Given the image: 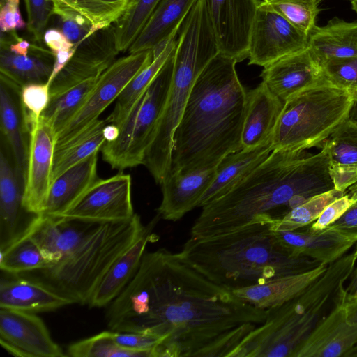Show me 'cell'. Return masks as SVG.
Returning a JSON list of instances; mask_svg holds the SVG:
<instances>
[{
	"label": "cell",
	"instance_id": "obj_54",
	"mask_svg": "<svg viewBox=\"0 0 357 357\" xmlns=\"http://www.w3.org/2000/svg\"><path fill=\"white\" fill-rule=\"evenodd\" d=\"M103 134L106 142H113L116 140L119 135V128L115 124L107 123L103 129Z\"/></svg>",
	"mask_w": 357,
	"mask_h": 357
},
{
	"label": "cell",
	"instance_id": "obj_26",
	"mask_svg": "<svg viewBox=\"0 0 357 357\" xmlns=\"http://www.w3.org/2000/svg\"><path fill=\"white\" fill-rule=\"evenodd\" d=\"M98 153L75 164L52 182L43 214L61 216L73 208L98 178Z\"/></svg>",
	"mask_w": 357,
	"mask_h": 357
},
{
	"label": "cell",
	"instance_id": "obj_53",
	"mask_svg": "<svg viewBox=\"0 0 357 357\" xmlns=\"http://www.w3.org/2000/svg\"><path fill=\"white\" fill-rule=\"evenodd\" d=\"M31 44L22 38H19L16 41L9 45L10 50L18 55L27 56Z\"/></svg>",
	"mask_w": 357,
	"mask_h": 357
},
{
	"label": "cell",
	"instance_id": "obj_41",
	"mask_svg": "<svg viewBox=\"0 0 357 357\" xmlns=\"http://www.w3.org/2000/svg\"><path fill=\"white\" fill-rule=\"evenodd\" d=\"M319 0H263L259 6L272 10L309 35L316 26Z\"/></svg>",
	"mask_w": 357,
	"mask_h": 357
},
{
	"label": "cell",
	"instance_id": "obj_57",
	"mask_svg": "<svg viewBox=\"0 0 357 357\" xmlns=\"http://www.w3.org/2000/svg\"><path fill=\"white\" fill-rule=\"evenodd\" d=\"M350 118L357 121V98L356 99L350 113Z\"/></svg>",
	"mask_w": 357,
	"mask_h": 357
},
{
	"label": "cell",
	"instance_id": "obj_9",
	"mask_svg": "<svg viewBox=\"0 0 357 357\" xmlns=\"http://www.w3.org/2000/svg\"><path fill=\"white\" fill-rule=\"evenodd\" d=\"M174 52L127 116L117 125L119 128L117 139L105 142L101 147L104 161L112 169L121 172L142 165L168 95Z\"/></svg>",
	"mask_w": 357,
	"mask_h": 357
},
{
	"label": "cell",
	"instance_id": "obj_59",
	"mask_svg": "<svg viewBox=\"0 0 357 357\" xmlns=\"http://www.w3.org/2000/svg\"><path fill=\"white\" fill-rule=\"evenodd\" d=\"M352 9L357 13V0H351Z\"/></svg>",
	"mask_w": 357,
	"mask_h": 357
},
{
	"label": "cell",
	"instance_id": "obj_30",
	"mask_svg": "<svg viewBox=\"0 0 357 357\" xmlns=\"http://www.w3.org/2000/svg\"><path fill=\"white\" fill-rule=\"evenodd\" d=\"M0 72L21 87L31 83H47L52 72L54 55L51 50L31 44L27 56L10 50L0 43Z\"/></svg>",
	"mask_w": 357,
	"mask_h": 357
},
{
	"label": "cell",
	"instance_id": "obj_61",
	"mask_svg": "<svg viewBox=\"0 0 357 357\" xmlns=\"http://www.w3.org/2000/svg\"><path fill=\"white\" fill-rule=\"evenodd\" d=\"M123 1H128L129 0H123Z\"/></svg>",
	"mask_w": 357,
	"mask_h": 357
},
{
	"label": "cell",
	"instance_id": "obj_40",
	"mask_svg": "<svg viewBox=\"0 0 357 357\" xmlns=\"http://www.w3.org/2000/svg\"><path fill=\"white\" fill-rule=\"evenodd\" d=\"M67 356L73 357H153L151 352L123 349L114 341L112 331H102L70 344Z\"/></svg>",
	"mask_w": 357,
	"mask_h": 357
},
{
	"label": "cell",
	"instance_id": "obj_58",
	"mask_svg": "<svg viewBox=\"0 0 357 357\" xmlns=\"http://www.w3.org/2000/svg\"><path fill=\"white\" fill-rule=\"evenodd\" d=\"M344 357H357V344L349 351Z\"/></svg>",
	"mask_w": 357,
	"mask_h": 357
},
{
	"label": "cell",
	"instance_id": "obj_4",
	"mask_svg": "<svg viewBox=\"0 0 357 357\" xmlns=\"http://www.w3.org/2000/svg\"><path fill=\"white\" fill-rule=\"evenodd\" d=\"M272 222L257 219L220 234L190 236L181 252L204 275L231 291L305 272L321 264L289 254L273 230Z\"/></svg>",
	"mask_w": 357,
	"mask_h": 357
},
{
	"label": "cell",
	"instance_id": "obj_12",
	"mask_svg": "<svg viewBox=\"0 0 357 357\" xmlns=\"http://www.w3.org/2000/svg\"><path fill=\"white\" fill-rule=\"evenodd\" d=\"M263 0H205L220 54L237 63L248 58L252 22Z\"/></svg>",
	"mask_w": 357,
	"mask_h": 357
},
{
	"label": "cell",
	"instance_id": "obj_62",
	"mask_svg": "<svg viewBox=\"0 0 357 357\" xmlns=\"http://www.w3.org/2000/svg\"><path fill=\"white\" fill-rule=\"evenodd\" d=\"M319 1H321V0H319Z\"/></svg>",
	"mask_w": 357,
	"mask_h": 357
},
{
	"label": "cell",
	"instance_id": "obj_55",
	"mask_svg": "<svg viewBox=\"0 0 357 357\" xmlns=\"http://www.w3.org/2000/svg\"><path fill=\"white\" fill-rule=\"evenodd\" d=\"M347 287H344L345 293L347 295L357 294V267L354 268L350 277Z\"/></svg>",
	"mask_w": 357,
	"mask_h": 357
},
{
	"label": "cell",
	"instance_id": "obj_19",
	"mask_svg": "<svg viewBox=\"0 0 357 357\" xmlns=\"http://www.w3.org/2000/svg\"><path fill=\"white\" fill-rule=\"evenodd\" d=\"M260 77L262 82L284 102L326 80L321 63L308 47L265 66Z\"/></svg>",
	"mask_w": 357,
	"mask_h": 357
},
{
	"label": "cell",
	"instance_id": "obj_8",
	"mask_svg": "<svg viewBox=\"0 0 357 357\" xmlns=\"http://www.w3.org/2000/svg\"><path fill=\"white\" fill-rule=\"evenodd\" d=\"M357 94L327 79L291 97L276 123L274 149L307 150L321 147L350 113Z\"/></svg>",
	"mask_w": 357,
	"mask_h": 357
},
{
	"label": "cell",
	"instance_id": "obj_5",
	"mask_svg": "<svg viewBox=\"0 0 357 357\" xmlns=\"http://www.w3.org/2000/svg\"><path fill=\"white\" fill-rule=\"evenodd\" d=\"M356 260L354 252L344 255L294 298L266 310L264 321L250 331L229 356L293 357L343 295L344 284Z\"/></svg>",
	"mask_w": 357,
	"mask_h": 357
},
{
	"label": "cell",
	"instance_id": "obj_39",
	"mask_svg": "<svg viewBox=\"0 0 357 357\" xmlns=\"http://www.w3.org/2000/svg\"><path fill=\"white\" fill-rule=\"evenodd\" d=\"M86 18L99 30L115 22L126 10L128 1L123 0H52Z\"/></svg>",
	"mask_w": 357,
	"mask_h": 357
},
{
	"label": "cell",
	"instance_id": "obj_13",
	"mask_svg": "<svg viewBox=\"0 0 357 357\" xmlns=\"http://www.w3.org/2000/svg\"><path fill=\"white\" fill-rule=\"evenodd\" d=\"M30 123V140L23 205L30 213L43 214L52 182L56 133L41 116Z\"/></svg>",
	"mask_w": 357,
	"mask_h": 357
},
{
	"label": "cell",
	"instance_id": "obj_7",
	"mask_svg": "<svg viewBox=\"0 0 357 357\" xmlns=\"http://www.w3.org/2000/svg\"><path fill=\"white\" fill-rule=\"evenodd\" d=\"M144 227L136 213L126 220L98 223L70 253L40 271L42 281L75 303L88 305L107 271Z\"/></svg>",
	"mask_w": 357,
	"mask_h": 357
},
{
	"label": "cell",
	"instance_id": "obj_52",
	"mask_svg": "<svg viewBox=\"0 0 357 357\" xmlns=\"http://www.w3.org/2000/svg\"><path fill=\"white\" fill-rule=\"evenodd\" d=\"M343 305L346 310L347 320L350 323L357 324V294L347 295L344 291Z\"/></svg>",
	"mask_w": 357,
	"mask_h": 357
},
{
	"label": "cell",
	"instance_id": "obj_50",
	"mask_svg": "<svg viewBox=\"0 0 357 357\" xmlns=\"http://www.w3.org/2000/svg\"><path fill=\"white\" fill-rule=\"evenodd\" d=\"M43 41L52 52L69 50L75 46L56 28H50L45 31Z\"/></svg>",
	"mask_w": 357,
	"mask_h": 357
},
{
	"label": "cell",
	"instance_id": "obj_44",
	"mask_svg": "<svg viewBox=\"0 0 357 357\" xmlns=\"http://www.w3.org/2000/svg\"><path fill=\"white\" fill-rule=\"evenodd\" d=\"M27 13L26 28L34 40L40 42L54 15L52 0H24Z\"/></svg>",
	"mask_w": 357,
	"mask_h": 357
},
{
	"label": "cell",
	"instance_id": "obj_47",
	"mask_svg": "<svg viewBox=\"0 0 357 357\" xmlns=\"http://www.w3.org/2000/svg\"><path fill=\"white\" fill-rule=\"evenodd\" d=\"M346 192L342 197L329 204L321 212L319 218L311 224L310 229L321 231L337 221L355 203Z\"/></svg>",
	"mask_w": 357,
	"mask_h": 357
},
{
	"label": "cell",
	"instance_id": "obj_34",
	"mask_svg": "<svg viewBox=\"0 0 357 357\" xmlns=\"http://www.w3.org/2000/svg\"><path fill=\"white\" fill-rule=\"evenodd\" d=\"M99 76L89 78L50 98L47 107L40 116L52 126L56 135L83 107L96 85Z\"/></svg>",
	"mask_w": 357,
	"mask_h": 357
},
{
	"label": "cell",
	"instance_id": "obj_24",
	"mask_svg": "<svg viewBox=\"0 0 357 357\" xmlns=\"http://www.w3.org/2000/svg\"><path fill=\"white\" fill-rule=\"evenodd\" d=\"M160 219L158 214L146 225L139 237L112 264L94 291L89 305H109L122 291L137 272L153 231Z\"/></svg>",
	"mask_w": 357,
	"mask_h": 357
},
{
	"label": "cell",
	"instance_id": "obj_18",
	"mask_svg": "<svg viewBox=\"0 0 357 357\" xmlns=\"http://www.w3.org/2000/svg\"><path fill=\"white\" fill-rule=\"evenodd\" d=\"M24 185L11 156L1 143L0 151V250L23 237L39 215L29 213L23 205Z\"/></svg>",
	"mask_w": 357,
	"mask_h": 357
},
{
	"label": "cell",
	"instance_id": "obj_51",
	"mask_svg": "<svg viewBox=\"0 0 357 357\" xmlns=\"http://www.w3.org/2000/svg\"><path fill=\"white\" fill-rule=\"evenodd\" d=\"M77 48V45L69 50H61L53 52L54 55V62L53 66L52 72L48 80L47 84L54 80V79L59 75V73L64 68L68 61L73 56Z\"/></svg>",
	"mask_w": 357,
	"mask_h": 357
},
{
	"label": "cell",
	"instance_id": "obj_16",
	"mask_svg": "<svg viewBox=\"0 0 357 357\" xmlns=\"http://www.w3.org/2000/svg\"><path fill=\"white\" fill-rule=\"evenodd\" d=\"M0 344L20 357H64L40 317L35 313L0 308Z\"/></svg>",
	"mask_w": 357,
	"mask_h": 357
},
{
	"label": "cell",
	"instance_id": "obj_38",
	"mask_svg": "<svg viewBox=\"0 0 357 357\" xmlns=\"http://www.w3.org/2000/svg\"><path fill=\"white\" fill-rule=\"evenodd\" d=\"M345 193L333 188L316 195L291 209L281 218L273 221L272 229L275 231H282L304 228L314 222L329 204Z\"/></svg>",
	"mask_w": 357,
	"mask_h": 357
},
{
	"label": "cell",
	"instance_id": "obj_27",
	"mask_svg": "<svg viewBox=\"0 0 357 357\" xmlns=\"http://www.w3.org/2000/svg\"><path fill=\"white\" fill-rule=\"evenodd\" d=\"M328 266L321 264L305 272L278 277L262 284L232 291L243 301L258 309L266 310L294 298L319 278Z\"/></svg>",
	"mask_w": 357,
	"mask_h": 357
},
{
	"label": "cell",
	"instance_id": "obj_20",
	"mask_svg": "<svg viewBox=\"0 0 357 357\" xmlns=\"http://www.w3.org/2000/svg\"><path fill=\"white\" fill-rule=\"evenodd\" d=\"M336 305L299 346L293 357H344L357 344V324L350 323L343 305Z\"/></svg>",
	"mask_w": 357,
	"mask_h": 357
},
{
	"label": "cell",
	"instance_id": "obj_37",
	"mask_svg": "<svg viewBox=\"0 0 357 357\" xmlns=\"http://www.w3.org/2000/svg\"><path fill=\"white\" fill-rule=\"evenodd\" d=\"M160 0H129L114 22L118 51L126 52L135 40Z\"/></svg>",
	"mask_w": 357,
	"mask_h": 357
},
{
	"label": "cell",
	"instance_id": "obj_17",
	"mask_svg": "<svg viewBox=\"0 0 357 357\" xmlns=\"http://www.w3.org/2000/svg\"><path fill=\"white\" fill-rule=\"evenodd\" d=\"M21 89L18 84L5 76L0 75L1 142L7 148L24 186L30 140V123L27 112L22 101Z\"/></svg>",
	"mask_w": 357,
	"mask_h": 357
},
{
	"label": "cell",
	"instance_id": "obj_21",
	"mask_svg": "<svg viewBox=\"0 0 357 357\" xmlns=\"http://www.w3.org/2000/svg\"><path fill=\"white\" fill-rule=\"evenodd\" d=\"M217 167L190 172H172L160 184L162 198L158 208L160 218L177 221L197 207L215 174Z\"/></svg>",
	"mask_w": 357,
	"mask_h": 357
},
{
	"label": "cell",
	"instance_id": "obj_56",
	"mask_svg": "<svg viewBox=\"0 0 357 357\" xmlns=\"http://www.w3.org/2000/svg\"><path fill=\"white\" fill-rule=\"evenodd\" d=\"M347 192L354 200H357V183L348 188Z\"/></svg>",
	"mask_w": 357,
	"mask_h": 357
},
{
	"label": "cell",
	"instance_id": "obj_46",
	"mask_svg": "<svg viewBox=\"0 0 357 357\" xmlns=\"http://www.w3.org/2000/svg\"><path fill=\"white\" fill-rule=\"evenodd\" d=\"M115 342L121 348L137 351L151 352L154 357L153 350L160 342L156 336L130 332L112 331Z\"/></svg>",
	"mask_w": 357,
	"mask_h": 357
},
{
	"label": "cell",
	"instance_id": "obj_48",
	"mask_svg": "<svg viewBox=\"0 0 357 357\" xmlns=\"http://www.w3.org/2000/svg\"><path fill=\"white\" fill-rule=\"evenodd\" d=\"M20 0H0L1 32L23 29L26 26L20 10Z\"/></svg>",
	"mask_w": 357,
	"mask_h": 357
},
{
	"label": "cell",
	"instance_id": "obj_2",
	"mask_svg": "<svg viewBox=\"0 0 357 357\" xmlns=\"http://www.w3.org/2000/svg\"><path fill=\"white\" fill-rule=\"evenodd\" d=\"M319 153L274 149L229 192L202 207L190 236L225 233L257 219L276 220L313 196L334 188L326 148Z\"/></svg>",
	"mask_w": 357,
	"mask_h": 357
},
{
	"label": "cell",
	"instance_id": "obj_3",
	"mask_svg": "<svg viewBox=\"0 0 357 357\" xmlns=\"http://www.w3.org/2000/svg\"><path fill=\"white\" fill-rule=\"evenodd\" d=\"M236 63L219 53L195 80L174 132L171 171L215 167L242 149L248 91Z\"/></svg>",
	"mask_w": 357,
	"mask_h": 357
},
{
	"label": "cell",
	"instance_id": "obj_31",
	"mask_svg": "<svg viewBox=\"0 0 357 357\" xmlns=\"http://www.w3.org/2000/svg\"><path fill=\"white\" fill-rule=\"evenodd\" d=\"M320 63L331 59L357 56V21L337 17L323 26H315L308 35L307 46Z\"/></svg>",
	"mask_w": 357,
	"mask_h": 357
},
{
	"label": "cell",
	"instance_id": "obj_11",
	"mask_svg": "<svg viewBox=\"0 0 357 357\" xmlns=\"http://www.w3.org/2000/svg\"><path fill=\"white\" fill-rule=\"evenodd\" d=\"M307 46V34L278 13L259 6L250 35L249 65L264 67Z\"/></svg>",
	"mask_w": 357,
	"mask_h": 357
},
{
	"label": "cell",
	"instance_id": "obj_49",
	"mask_svg": "<svg viewBox=\"0 0 357 357\" xmlns=\"http://www.w3.org/2000/svg\"><path fill=\"white\" fill-rule=\"evenodd\" d=\"M328 227L357 242V200L342 217Z\"/></svg>",
	"mask_w": 357,
	"mask_h": 357
},
{
	"label": "cell",
	"instance_id": "obj_1",
	"mask_svg": "<svg viewBox=\"0 0 357 357\" xmlns=\"http://www.w3.org/2000/svg\"><path fill=\"white\" fill-rule=\"evenodd\" d=\"M108 306L112 331L160 339L154 357H229L266 315L206 278L181 252L165 248L145 252Z\"/></svg>",
	"mask_w": 357,
	"mask_h": 357
},
{
	"label": "cell",
	"instance_id": "obj_29",
	"mask_svg": "<svg viewBox=\"0 0 357 357\" xmlns=\"http://www.w3.org/2000/svg\"><path fill=\"white\" fill-rule=\"evenodd\" d=\"M197 0H160L128 49L129 54L155 50L178 36L181 24Z\"/></svg>",
	"mask_w": 357,
	"mask_h": 357
},
{
	"label": "cell",
	"instance_id": "obj_15",
	"mask_svg": "<svg viewBox=\"0 0 357 357\" xmlns=\"http://www.w3.org/2000/svg\"><path fill=\"white\" fill-rule=\"evenodd\" d=\"M119 53L114 25L97 30L77 45L70 60L50 83V98L100 75L115 61Z\"/></svg>",
	"mask_w": 357,
	"mask_h": 357
},
{
	"label": "cell",
	"instance_id": "obj_45",
	"mask_svg": "<svg viewBox=\"0 0 357 357\" xmlns=\"http://www.w3.org/2000/svg\"><path fill=\"white\" fill-rule=\"evenodd\" d=\"M21 98L27 112L28 119H38L47 107L50 100V86L47 83H31L21 89Z\"/></svg>",
	"mask_w": 357,
	"mask_h": 357
},
{
	"label": "cell",
	"instance_id": "obj_36",
	"mask_svg": "<svg viewBox=\"0 0 357 357\" xmlns=\"http://www.w3.org/2000/svg\"><path fill=\"white\" fill-rule=\"evenodd\" d=\"M0 252L1 270L10 274L41 271L53 266L28 234Z\"/></svg>",
	"mask_w": 357,
	"mask_h": 357
},
{
	"label": "cell",
	"instance_id": "obj_33",
	"mask_svg": "<svg viewBox=\"0 0 357 357\" xmlns=\"http://www.w3.org/2000/svg\"><path fill=\"white\" fill-rule=\"evenodd\" d=\"M177 36L171 38L163 46L153 51V61L128 83L116 100L114 109L106 119L107 123L117 126L124 119L140 95L152 82L175 51Z\"/></svg>",
	"mask_w": 357,
	"mask_h": 357
},
{
	"label": "cell",
	"instance_id": "obj_25",
	"mask_svg": "<svg viewBox=\"0 0 357 357\" xmlns=\"http://www.w3.org/2000/svg\"><path fill=\"white\" fill-rule=\"evenodd\" d=\"M283 106L284 102L262 82L248 91L241 135L242 149L254 148L272 139Z\"/></svg>",
	"mask_w": 357,
	"mask_h": 357
},
{
	"label": "cell",
	"instance_id": "obj_22",
	"mask_svg": "<svg viewBox=\"0 0 357 357\" xmlns=\"http://www.w3.org/2000/svg\"><path fill=\"white\" fill-rule=\"evenodd\" d=\"M275 232L289 254L308 257L326 265L346 255L356 243L328 227L321 231H313L309 227L308 229Z\"/></svg>",
	"mask_w": 357,
	"mask_h": 357
},
{
	"label": "cell",
	"instance_id": "obj_60",
	"mask_svg": "<svg viewBox=\"0 0 357 357\" xmlns=\"http://www.w3.org/2000/svg\"><path fill=\"white\" fill-rule=\"evenodd\" d=\"M355 255L357 257V246H356V248L355 250V251L354 252Z\"/></svg>",
	"mask_w": 357,
	"mask_h": 357
},
{
	"label": "cell",
	"instance_id": "obj_10",
	"mask_svg": "<svg viewBox=\"0 0 357 357\" xmlns=\"http://www.w3.org/2000/svg\"><path fill=\"white\" fill-rule=\"evenodd\" d=\"M153 59V50L129 54L114 61L98 77L87 100L75 117L56 135V144L79 134L99 119L128 83Z\"/></svg>",
	"mask_w": 357,
	"mask_h": 357
},
{
	"label": "cell",
	"instance_id": "obj_42",
	"mask_svg": "<svg viewBox=\"0 0 357 357\" xmlns=\"http://www.w3.org/2000/svg\"><path fill=\"white\" fill-rule=\"evenodd\" d=\"M54 3L55 28L74 45H79L96 31L92 24L78 13Z\"/></svg>",
	"mask_w": 357,
	"mask_h": 357
},
{
	"label": "cell",
	"instance_id": "obj_28",
	"mask_svg": "<svg viewBox=\"0 0 357 357\" xmlns=\"http://www.w3.org/2000/svg\"><path fill=\"white\" fill-rule=\"evenodd\" d=\"M272 151L271 139L226 156L217 166L215 176L200 198L197 207L202 208L231 190L264 162Z\"/></svg>",
	"mask_w": 357,
	"mask_h": 357
},
{
	"label": "cell",
	"instance_id": "obj_32",
	"mask_svg": "<svg viewBox=\"0 0 357 357\" xmlns=\"http://www.w3.org/2000/svg\"><path fill=\"white\" fill-rule=\"evenodd\" d=\"M107 123L106 120L98 119L79 134L56 144L52 181L68 168L100 150L106 142L103 129Z\"/></svg>",
	"mask_w": 357,
	"mask_h": 357
},
{
	"label": "cell",
	"instance_id": "obj_6",
	"mask_svg": "<svg viewBox=\"0 0 357 357\" xmlns=\"http://www.w3.org/2000/svg\"><path fill=\"white\" fill-rule=\"evenodd\" d=\"M219 53L206 10L193 8L178 33L168 95L142 163L160 185L171 171L174 132L193 84Z\"/></svg>",
	"mask_w": 357,
	"mask_h": 357
},
{
	"label": "cell",
	"instance_id": "obj_35",
	"mask_svg": "<svg viewBox=\"0 0 357 357\" xmlns=\"http://www.w3.org/2000/svg\"><path fill=\"white\" fill-rule=\"evenodd\" d=\"M322 145L327 149L330 168L357 172V121L349 116Z\"/></svg>",
	"mask_w": 357,
	"mask_h": 357
},
{
	"label": "cell",
	"instance_id": "obj_23",
	"mask_svg": "<svg viewBox=\"0 0 357 357\" xmlns=\"http://www.w3.org/2000/svg\"><path fill=\"white\" fill-rule=\"evenodd\" d=\"M75 303L42 280L15 277L1 279L0 308L33 313L53 311Z\"/></svg>",
	"mask_w": 357,
	"mask_h": 357
},
{
	"label": "cell",
	"instance_id": "obj_14",
	"mask_svg": "<svg viewBox=\"0 0 357 357\" xmlns=\"http://www.w3.org/2000/svg\"><path fill=\"white\" fill-rule=\"evenodd\" d=\"M132 179L122 171L107 178H98L79 202L61 215L69 219L105 222L131 218Z\"/></svg>",
	"mask_w": 357,
	"mask_h": 357
},
{
	"label": "cell",
	"instance_id": "obj_43",
	"mask_svg": "<svg viewBox=\"0 0 357 357\" xmlns=\"http://www.w3.org/2000/svg\"><path fill=\"white\" fill-rule=\"evenodd\" d=\"M321 65L328 82L357 94V56L331 59Z\"/></svg>",
	"mask_w": 357,
	"mask_h": 357
}]
</instances>
